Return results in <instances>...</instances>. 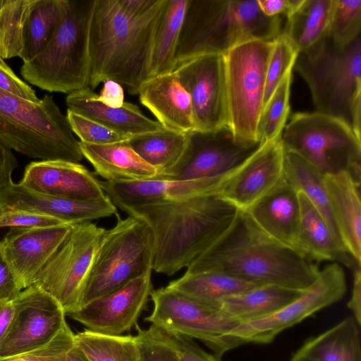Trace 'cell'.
<instances>
[{
    "label": "cell",
    "mask_w": 361,
    "mask_h": 361,
    "mask_svg": "<svg viewBox=\"0 0 361 361\" xmlns=\"http://www.w3.org/2000/svg\"><path fill=\"white\" fill-rule=\"evenodd\" d=\"M298 54L283 33L274 41L267 66L264 106L285 75L293 69Z\"/></svg>",
    "instance_id": "42"
},
{
    "label": "cell",
    "mask_w": 361,
    "mask_h": 361,
    "mask_svg": "<svg viewBox=\"0 0 361 361\" xmlns=\"http://www.w3.org/2000/svg\"><path fill=\"white\" fill-rule=\"evenodd\" d=\"M346 290L345 275L339 263L326 265L298 298L267 317L241 323L231 331L224 338V351L246 343H270L283 330L340 301Z\"/></svg>",
    "instance_id": "12"
},
{
    "label": "cell",
    "mask_w": 361,
    "mask_h": 361,
    "mask_svg": "<svg viewBox=\"0 0 361 361\" xmlns=\"http://www.w3.org/2000/svg\"><path fill=\"white\" fill-rule=\"evenodd\" d=\"M94 0H66L63 18L46 48L23 63L20 73L49 92L71 94L89 87V31Z\"/></svg>",
    "instance_id": "7"
},
{
    "label": "cell",
    "mask_w": 361,
    "mask_h": 361,
    "mask_svg": "<svg viewBox=\"0 0 361 361\" xmlns=\"http://www.w3.org/2000/svg\"><path fill=\"white\" fill-rule=\"evenodd\" d=\"M167 286L198 301L216 307L225 298L259 286L222 272L204 271L185 273L180 278L171 281Z\"/></svg>",
    "instance_id": "34"
},
{
    "label": "cell",
    "mask_w": 361,
    "mask_h": 361,
    "mask_svg": "<svg viewBox=\"0 0 361 361\" xmlns=\"http://www.w3.org/2000/svg\"><path fill=\"white\" fill-rule=\"evenodd\" d=\"M166 0L147 13L132 16L117 0H94L89 31V87L114 80L137 94L149 78L152 41Z\"/></svg>",
    "instance_id": "3"
},
{
    "label": "cell",
    "mask_w": 361,
    "mask_h": 361,
    "mask_svg": "<svg viewBox=\"0 0 361 361\" xmlns=\"http://www.w3.org/2000/svg\"><path fill=\"white\" fill-rule=\"evenodd\" d=\"M137 331L138 361H180L174 335L153 324L147 329L138 326Z\"/></svg>",
    "instance_id": "41"
},
{
    "label": "cell",
    "mask_w": 361,
    "mask_h": 361,
    "mask_svg": "<svg viewBox=\"0 0 361 361\" xmlns=\"http://www.w3.org/2000/svg\"><path fill=\"white\" fill-rule=\"evenodd\" d=\"M19 183L36 192L66 199L96 200L107 196L89 169L63 160L30 163Z\"/></svg>",
    "instance_id": "22"
},
{
    "label": "cell",
    "mask_w": 361,
    "mask_h": 361,
    "mask_svg": "<svg viewBox=\"0 0 361 361\" xmlns=\"http://www.w3.org/2000/svg\"><path fill=\"white\" fill-rule=\"evenodd\" d=\"M176 336L180 361H221L214 354L204 351L192 338L174 335Z\"/></svg>",
    "instance_id": "48"
},
{
    "label": "cell",
    "mask_w": 361,
    "mask_h": 361,
    "mask_svg": "<svg viewBox=\"0 0 361 361\" xmlns=\"http://www.w3.org/2000/svg\"><path fill=\"white\" fill-rule=\"evenodd\" d=\"M0 90L24 99L38 103L35 91L20 79L0 56Z\"/></svg>",
    "instance_id": "46"
},
{
    "label": "cell",
    "mask_w": 361,
    "mask_h": 361,
    "mask_svg": "<svg viewBox=\"0 0 361 361\" xmlns=\"http://www.w3.org/2000/svg\"><path fill=\"white\" fill-rule=\"evenodd\" d=\"M153 310L145 318L166 332L202 341L221 359L224 338L240 323L218 308L168 286L152 290Z\"/></svg>",
    "instance_id": "13"
},
{
    "label": "cell",
    "mask_w": 361,
    "mask_h": 361,
    "mask_svg": "<svg viewBox=\"0 0 361 361\" xmlns=\"http://www.w3.org/2000/svg\"><path fill=\"white\" fill-rule=\"evenodd\" d=\"M348 307L353 312V317L361 325V272L360 268L354 270V280L351 298L347 303Z\"/></svg>",
    "instance_id": "52"
},
{
    "label": "cell",
    "mask_w": 361,
    "mask_h": 361,
    "mask_svg": "<svg viewBox=\"0 0 361 361\" xmlns=\"http://www.w3.org/2000/svg\"><path fill=\"white\" fill-rule=\"evenodd\" d=\"M324 180L342 244L360 265V178L348 171H341L324 175Z\"/></svg>",
    "instance_id": "24"
},
{
    "label": "cell",
    "mask_w": 361,
    "mask_h": 361,
    "mask_svg": "<svg viewBox=\"0 0 361 361\" xmlns=\"http://www.w3.org/2000/svg\"><path fill=\"white\" fill-rule=\"evenodd\" d=\"M74 341L75 334L66 323L48 343L23 353L0 359V361H48L63 352Z\"/></svg>",
    "instance_id": "44"
},
{
    "label": "cell",
    "mask_w": 361,
    "mask_h": 361,
    "mask_svg": "<svg viewBox=\"0 0 361 361\" xmlns=\"http://www.w3.org/2000/svg\"><path fill=\"white\" fill-rule=\"evenodd\" d=\"M293 152L324 175L348 171L360 178L361 140L344 121L317 113H295L281 135Z\"/></svg>",
    "instance_id": "8"
},
{
    "label": "cell",
    "mask_w": 361,
    "mask_h": 361,
    "mask_svg": "<svg viewBox=\"0 0 361 361\" xmlns=\"http://www.w3.org/2000/svg\"><path fill=\"white\" fill-rule=\"evenodd\" d=\"M106 229L92 221L75 224L35 279L33 285L51 295L65 314L83 304L86 286Z\"/></svg>",
    "instance_id": "11"
},
{
    "label": "cell",
    "mask_w": 361,
    "mask_h": 361,
    "mask_svg": "<svg viewBox=\"0 0 361 361\" xmlns=\"http://www.w3.org/2000/svg\"><path fill=\"white\" fill-rule=\"evenodd\" d=\"M284 178V149L279 138L262 143L235 170L218 194L245 211Z\"/></svg>",
    "instance_id": "18"
},
{
    "label": "cell",
    "mask_w": 361,
    "mask_h": 361,
    "mask_svg": "<svg viewBox=\"0 0 361 361\" xmlns=\"http://www.w3.org/2000/svg\"><path fill=\"white\" fill-rule=\"evenodd\" d=\"M3 210L44 214L71 225L117 213L116 205L108 196L96 200L66 199L36 192L13 182L0 195V211Z\"/></svg>",
    "instance_id": "21"
},
{
    "label": "cell",
    "mask_w": 361,
    "mask_h": 361,
    "mask_svg": "<svg viewBox=\"0 0 361 361\" xmlns=\"http://www.w3.org/2000/svg\"><path fill=\"white\" fill-rule=\"evenodd\" d=\"M298 197L300 218L295 250L316 264L331 261L353 270L360 268L305 195L298 191Z\"/></svg>",
    "instance_id": "27"
},
{
    "label": "cell",
    "mask_w": 361,
    "mask_h": 361,
    "mask_svg": "<svg viewBox=\"0 0 361 361\" xmlns=\"http://www.w3.org/2000/svg\"><path fill=\"white\" fill-rule=\"evenodd\" d=\"M72 225L11 228L7 232L1 240L3 251L21 290L33 285L35 277L63 241Z\"/></svg>",
    "instance_id": "20"
},
{
    "label": "cell",
    "mask_w": 361,
    "mask_h": 361,
    "mask_svg": "<svg viewBox=\"0 0 361 361\" xmlns=\"http://www.w3.org/2000/svg\"><path fill=\"white\" fill-rule=\"evenodd\" d=\"M188 4V0H166L154 34L149 78L175 70V56Z\"/></svg>",
    "instance_id": "32"
},
{
    "label": "cell",
    "mask_w": 361,
    "mask_h": 361,
    "mask_svg": "<svg viewBox=\"0 0 361 361\" xmlns=\"http://www.w3.org/2000/svg\"><path fill=\"white\" fill-rule=\"evenodd\" d=\"M152 271L68 314L95 333L121 335L136 324L152 291Z\"/></svg>",
    "instance_id": "17"
},
{
    "label": "cell",
    "mask_w": 361,
    "mask_h": 361,
    "mask_svg": "<svg viewBox=\"0 0 361 361\" xmlns=\"http://www.w3.org/2000/svg\"><path fill=\"white\" fill-rule=\"evenodd\" d=\"M128 142L134 151L157 170L158 177L179 161L186 148L188 134L164 129L131 137Z\"/></svg>",
    "instance_id": "36"
},
{
    "label": "cell",
    "mask_w": 361,
    "mask_h": 361,
    "mask_svg": "<svg viewBox=\"0 0 361 361\" xmlns=\"http://www.w3.org/2000/svg\"><path fill=\"white\" fill-rule=\"evenodd\" d=\"M66 0H32L23 32V49L19 57L27 63L47 46L65 11Z\"/></svg>",
    "instance_id": "33"
},
{
    "label": "cell",
    "mask_w": 361,
    "mask_h": 361,
    "mask_svg": "<svg viewBox=\"0 0 361 361\" xmlns=\"http://www.w3.org/2000/svg\"><path fill=\"white\" fill-rule=\"evenodd\" d=\"M137 94L165 129L183 134L195 130L190 97L174 71L150 78Z\"/></svg>",
    "instance_id": "23"
},
{
    "label": "cell",
    "mask_w": 361,
    "mask_h": 361,
    "mask_svg": "<svg viewBox=\"0 0 361 361\" xmlns=\"http://www.w3.org/2000/svg\"><path fill=\"white\" fill-rule=\"evenodd\" d=\"M48 361H89L75 341L56 356Z\"/></svg>",
    "instance_id": "54"
},
{
    "label": "cell",
    "mask_w": 361,
    "mask_h": 361,
    "mask_svg": "<svg viewBox=\"0 0 361 361\" xmlns=\"http://www.w3.org/2000/svg\"><path fill=\"white\" fill-rule=\"evenodd\" d=\"M20 291L0 241V301L13 300Z\"/></svg>",
    "instance_id": "47"
},
{
    "label": "cell",
    "mask_w": 361,
    "mask_h": 361,
    "mask_svg": "<svg viewBox=\"0 0 361 361\" xmlns=\"http://www.w3.org/2000/svg\"><path fill=\"white\" fill-rule=\"evenodd\" d=\"M300 0H257L261 11L267 16L285 17L298 5Z\"/></svg>",
    "instance_id": "51"
},
{
    "label": "cell",
    "mask_w": 361,
    "mask_h": 361,
    "mask_svg": "<svg viewBox=\"0 0 361 361\" xmlns=\"http://www.w3.org/2000/svg\"><path fill=\"white\" fill-rule=\"evenodd\" d=\"M293 68L310 88L314 112L342 120L361 140V35L339 48L327 34L298 53Z\"/></svg>",
    "instance_id": "5"
},
{
    "label": "cell",
    "mask_w": 361,
    "mask_h": 361,
    "mask_svg": "<svg viewBox=\"0 0 361 361\" xmlns=\"http://www.w3.org/2000/svg\"><path fill=\"white\" fill-rule=\"evenodd\" d=\"M77 345L89 361H138L135 336L106 335L87 329L75 334Z\"/></svg>",
    "instance_id": "37"
},
{
    "label": "cell",
    "mask_w": 361,
    "mask_h": 361,
    "mask_svg": "<svg viewBox=\"0 0 361 361\" xmlns=\"http://www.w3.org/2000/svg\"><path fill=\"white\" fill-rule=\"evenodd\" d=\"M328 35L339 48L361 35V0H334Z\"/></svg>",
    "instance_id": "40"
},
{
    "label": "cell",
    "mask_w": 361,
    "mask_h": 361,
    "mask_svg": "<svg viewBox=\"0 0 361 361\" xmlns=\"http://www.w3.org/2000/svg\"><path fill=\"white\" fill-rule=\"evenodd\" d=\"M284 24L282 16H265L257 0H188L175 68L202 55L225 54L247 41H275Z\"/></svg>",
    "instance_id": "4"
},
{
    "label": "cell",
    "mask_w": 361,
    "mask_h": 361,
    "mask_svg": "<svg viewBox=\"0 0 361 361\" xmlns=\"http://www.w3.org/2000/svg\"><path fill=\"white\" fill-rule=\"evenodd\" d=\"M97 100L102 104L111 107H120L124 103L123 87L114 80L104 82Z\"/></svg>",
    "instance_id": "50"
},
{
    "label": "cell",
    "mask_w": 361,
    "mask_h": 361,
    "mask_svg": "<svg viewBox=\"0 0 361 361\" xmlns=\"http://www.w3.org/2000/svg\"><path fill=\"white\" fill-rule=\"evenodd\" d=\"M360 326L353 316L307 339L289 361H361Z\"/></svg>",
    "instance_id": "29"
},
{
    "label": "cell",
    "mask_w": 361,
    "mask_h": 361,
    "mask_svg": "<svg viewBox=\"0 0 361 361\" xmlns=\"http://www.w3.org/2000/svg\"><path fill=\"white\" fill-rule=\"evenodd\" d=\"M262 144L236 139L229 126L193 130L188 133L186 148L179 161L155 178L192 180L224 175L239 166Z\"/></svg>",
    "instance_id": "14"
},
{
    "label": "cell",
    "mask_w": 361,
    "mask_h": 361,
    "mask_svg": "<svg viewBox=\"0 0 361 361\" xmlns=\"http://www.w3.org/2000/svg\"><path fill=\"white\" fill-rule=\"evenodd\" d=\"M0 141L41 161L84 158L66 116L48 94L35 103L0 90Z\"/></svg>",
    "instance_id": "6"
},
{
    "label": "cell",
    "mask_w": 361,
    "mask_h": 361,
    "mask_svg": "<svg viewBox=\"0 0 361 361\" xmlns=\"http://www.w3.org/2000/svg\"><path fill=\"white\" fill-rule=\"evenodd\" d=\"M235 170L216 177L192 180L152 178L131 181L99 180V183L116 207L123 210L202 194L218 193Z\"/></svg>",
    "instance_id": "19"
},
{
    "label": "cell",
    "mask_w": 361,
    "mask_h": 361,
    "mask_svg": "<svg viewBox=\"0 0 361 361\" xmlns=\"http://www.w3.org/2000/svg\"><path fill=\"white\" fill-rule=\"evenodd\" d=\"M274 43L247 41L224 54L228 126L234 137L243 142H259L257 128L264 106L267 66Z\"/></svg>",
    "instance_id": "10"
},
{
    "label": "cell",
    "mask_w": 361,
    "mask_h": 361,
    "mask_svg": "<svg viewBox=\"0 0 361 361\" xmlns=\"http://www.w3.org/2000/svg\"><path fill=\"white\" fill-rule=\"evenodd\" d=\"M14 313L12 300L0 301V344L11 326Z\"/></svg>",
    "instance_id": "53"
},
{
    "label": "cell",
    "mask_w": 361,
    "mask_h": 361,
    "mask_svg": "<svg viewBox=\"0 0 361 361\" xmlns=\"http://www.w3.org/2000/svg\"><path fill=\"white\" fill-rule=\"evenodd\" d=\"M66 117L72 131L80 142L91 145H106L129 140L126 137L82 115L67 110Z\"/></svg>",
    "instance_id": "43"
},
{
    "label": "cell",
    "mask_w": 361,
    "mask_h": 361,
    "mask_svg": "<svg viewBox=\"0 0 361 361\" xmlns=\"http://www.w3.org/2000/svg\"><path fill=\"white\" fill-rule=\"evenodd\" d=\"M12 302L13 317L0 344V359L48 343L66 324L60 304L35 285L22 290Z\"/></svg>",
    "instance_id": "15"
},
{
    "label": "cell",
    "mask_w": 361,
    "mask_h": 361,
    "mask_svg": "<svg viewBox=\"0 0 361 361\" xmlns=\"http://www.w3.org/2000/svg\"><path fill=\"white\" fill-rule=\"evenodd\" d=\"M245 211L268 235L295 250L300 218V201L298 192L285 178Z\"/></svg>",
    "instance_id": "25"
},
{
    "label": "cell",
    "mask_w": 361,
    "mask_h": 361,
    "mask_svg": "<svg viewBox=\"0 0 361 361\" xmlns=\"http://www.w3.org/2000/svg\"><path fill=\"white\" fill-rule=\"evenodd\" d=\"M123 211L150 228L154 243L152 269L172 276L187 268L228 229L238 209L218 193H206Z\"/></svg>",
    "instance_id": "2"
},
{
    "label": "cell",
    "mask_w": 361,
    "mask_h": 361,
    "mask_svg": "<svg viewBox=\"0 0 361 361\" xmlns=\"http://www.w3.org/2000/svg\"><path fill=\"white\" fill-rule=\"evenodd\" d=\"M85 157L94 173L106 181H131L157 178L155 169L146 163L131 147L128 140L106 145L80 142Z\"/></svg>",
    "instance_id": "28"
},
{
    "label": "cell",
    "mask_w": 361,
    "mask_h": 361,
    "mask_svg": "<svg viewBox=\"0 0 361 361\" xmlns=\"http://www.w3.org/2000/svg\"><path fill=\"white\" fill-rule=\"evenodd\" d=\"M97 97L90 87L73 92L66 99L68 109L94 120L128 139L165 129L157 121L145 116L134 104L124 102L120 107H111L99 102Z\"/></svg>",
    "instance_id": "26"
},
{
    "label": "cell",
    "mask_w": 361,
    "mask_h": 361,
    "mask_svg": "<svg viewBox=\"0 0 361 361\" xmlns=\"http://www.w3.org/2000/svg\"><path fill=\"white\" fill-rule=\"evenodd\" d=\"M65 224H67L54 217L30 212L21 210L0 211V228L3 227L41 228Z\"/></svg>",
    "instance_id": "45"
},
{
    "label": "cell",
    "mask_w": 361,
    "mask_h": 361,
    "mask_svg": "<svg viewBox=\"0 0 361 361\" xmlns=\"http://www.w3.org/2000/svg\"><path fill=\"white\" fill-rule=\"evenodd\" d=\"M174 71L190 97L195 130L228 126L224 54L194 58L178 66Z\"/></svg>",
    "instance_id": "16"
},
{
    "label": "cell",
    "mask_w": 361,
    "mask_h": 361,
    "mask_svg": "<svg viewBox=\"0 0 361 361\" xmlns=\"http://www.w3.org/2000/svg\"><path fill=\"white\" fill-rule=\"evenodd\" d=\"M116 225L106 230L83 298V304L107 294L152 271L154 257L152 233L142 221L118 213Z\"/></svg>",
    "instance_id": "9"
},
{
    "label": "cell",
    "mask_w": 361,
    "mask_h": 361,
    "mask_svg": "<svg viewBox=\"0 0 361 361\" xmlns=\"http://www.w3.org/2000/svg\"><path fill=\"white\" fill-rule=\"evenodd\" d=\"M32 0L0 1V56H20L24 23Z\"/></svg>",
    "instance_id": "39"
},
{
    "label": "cell",
    "mask_w": 361,
    "mask_h": 361,
    "mask_svg": "<svg viewBox=\"0 0 361 361\" xmlns=\"http://www.w3.org/2000/svg\"><path fill=\"white\" fill-rule=\"evenodd\" d=\"M324 176L323 173L298 155L284 151L286 180L298 192L301 191L305 195L342 243L332 215Z\"/></svg>",
    "instance_id": "35"
},
{
    "label": "cell",
    "mask_w": 361,
    "mask_h": 361,
    "mask_svg": "<svg viewBox=\"0 0 361 361\" xmlns=\"http://www.w3.org/2000/svg\"><path fill=\"white\" fill-rule=\"evenodd\" d=\"M304 290L276 285L259 286L225 298L216 307L224 315L241 324L275 313L298 298Z\"/></svg>",
    "instance_id": "30"
},
{
    "label": "cell",
    "mask_w": 361,
    "mask_h": 361,
    "mask_svg": "<svg viewBox=\"0 0 361 361\" xmlns=\"http://www.w3.org/2000/svg\"><path fill=\"white\" fill-rule=\"evenodd\" d=\"M204 271L300 290L309 288L319 274L317 264L268 235L240 209L228 229L191 262L185 273Z\"/></svg>",
    "instance_id": "1"
},
{
    "label": "cell",
    "mask_w": 361,
    "mask_h": 361,
    "mask_svg": "<svg viewBox=\"0 0 361 361\" xmlns=\"http://www.w3.org/2000/svg\"><path fill=\"white\" fill-rule=\"evenodd\" d=\"M334 0H300L286 17L283 34L293 48L305 51L326 36Z\"/></svg>",
    "instance_id": "31"
},
{
    "label": "cell",
    "mask_w": 361,
    "mask_h": 361,
    "mask_svg": "<svg viewBox=\"0 0 361 361\" xmlns=\"http://www.w3.org/2000/svg\"><path fill=\"white\" fill-rule=\"evenodd\" d=\"M18 161L11 149L0 141V195L13 182L11 175Z\"/></svg>",
    "instance_id": "49"
},
{
    "label": "cell",
    "mask_w": 361,
    "mask_h": 361,
    "mask_svg": "<svg viewBox=\"0 0 361 361\" xmlns=\"http://www.w3.org/2000/svg\"><path fill=\"white\" fill-rule=\"evenodd\" d=\"M293 70L289 71L264 104L257 128L261 143L281 138L290 113V93Z\"/></svg>",
    "instance_id": "38"
}]
</instances>
